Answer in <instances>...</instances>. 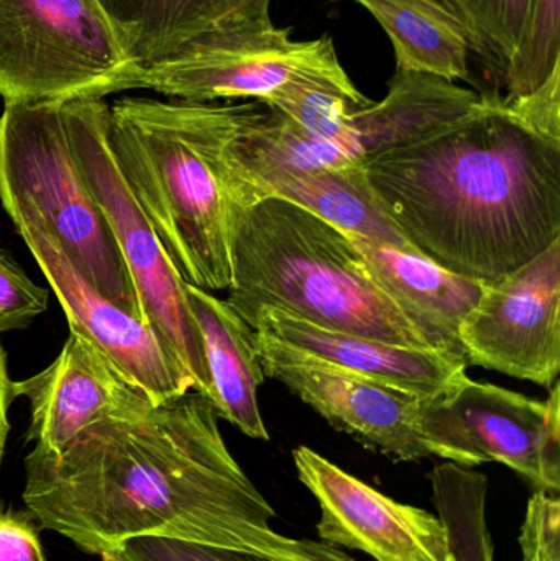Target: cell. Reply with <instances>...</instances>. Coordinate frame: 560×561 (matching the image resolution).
Returning <instances> with one entry per match:
<instances>
[{"label": "cell", "mask_w": 560, "mask_h": 561, "mask_svg": "<svg viewBox=\"0 0 560 561\" xmlns=\"http://www.w3.org/2000/svg\"><path fill=\"white\" fill-rule=\"evenodd\" d=\"M118 561H278L237 550L217 549L160 537H138L122 547Z\"/></svg>", "instance_id": "27"}, {"label": "cell", "mask_w": 560, "mask_h": 561, "mask_svg": "<svg viewBox=\"0 0 560 561\" xmlns=\"http://www.w3.org/2000/svg\"><path fill=\"white\" fill-rule=\"evenodd\" d=\"M137 78L98 0H0L3 102L104 99Z\"/></svg>", "instance_id": "7"}, {"label": "cell", "mask_w": 560, "mask_h": 561, "mask_svg": "<svg viewBox=\"0 0 560 561\" xmlns=\"http://www.w3.org/2000/svg\"><path fill=\"white\" fill-rule=\"evenodd\" d=\"M467 365L551 389L560 373V239L485 284L459 327Z\"/></svg>", "instance_id": "11"}, {"label": "cell", "mask_w": 560, "mask_h": 561, "mask_svg": "<svg viewBox=\"0 0 560 561\" xmlns=\"http://www.w3.org/2000/svg\"><path fill=\"white\" fill-rule=\"evenodd\" d=\"M482 95L456 82L418 72H395L388 94L354 112L332 140L306 135L282 112L266 107L224 151L237 170H341L364 167L381 151L410 144L462 117Z\"/></svg>", "instance_id": "8"}, {"label": "cell", "mask_w": 560, "mask_h": 561, "mask_svg": "<svg viewBox=\"0 0 560 561\" xmlns=\"http://www.w3.org/2000/svg\"><path fill=\"white\" fill-rule=\"evenodd\" d=\"M232 307L255 332L345 371L421 398L447 388L467 373L466 359L453 353L335 332L273 307Z\"/></svg>", "instance_id": "16"}, {"label": "cell", "mask_w": 560, "mask_h": 561, "mask_svg": "<svg viewBox=\"0 0 560 561\" xmlns=\"http://www.w3.org/2000/svg\"><path fill=\"white\" fill-rule=\"evenodd\" d=\"M341 75L345 69L331 36L295 42L292 28L268 25L199 39L170 61L141 71L135 89L194 104L253 99L266 107L295 82Z\"/></svg>", "instance_id": "10"}, {"label": "cell", "mask_w": 560, "mask_h": 561, "mask_svg": "<svg viewBox=\"0 0 560 561\" xmlns=\"http://www.w3.org/2000/svg\"><path fill=\"white\" fill-rule=\"evenodd\" d=\"M49 293L0 249V333L23 330L48 307Z\"/></svg>", "instance_id": "25"}, {"label": "cell", "mask_w": 560, "mask_h": 561, "mask_svg": "<svg viewBox=\"0 0 560 561\" xmlns=\"http://www.w3.org/2000/svg\"><path fill=\"white\" fill-rule=\"evenodd\" d=\"M364 173L407 242L464 278L495 283L560 239V140L502 95L375 154Z\"/></svg>", "instance_id": "2"}, {"label": "cell", "mask_w": 560, "mask_h": 561, "mask_svg": "<svg viewBox=\"0 0 560 561\" xmlns=\"http://www.w3.org/2000/svg\"><path fill=\"white\" fill-rule=\"evenodd\" d=\"M345 233L381 289L433 339L437 348L466 359L459 327L479 302L485 284L456 275L416 250Z\"/></svg>", "instance_id": "19"}, {"label": "cell", "mask_w": 560, "mask_h": 561, "mask_svg": "<svg viewBox=\"0 0 560 561\" xmlns=\"http://www.w3.org/2000/svg\"><path fill=\"white\" fill-rule=\"evenodd\" d=\"M265 114L260 102L213 105L124 98L108 105L115 163L181 278L229 289V206L220 154Z\"/></svg>", "instance_id": "3"}, {"label": "cell", "mask_w": 560, "mask_h": 561, "mask_svg": "<svg viewBox=\"0 0 560 561\" xmlns=\"http://www.w3.org/2000/svg\"><path fill=\"white\" fill-rule=\"evenodd\" d=\"M560 503L558 493L536 490L526 506L519 546L523 561H560Z\"/></svg>", "instance_id": "26"}, {"label": "cell", "mask_w": 560, "mask_h": 561, "mask_svg": "<svg viewBox=\"0 0 560 561\" xmlns=\"http://www.w3.org/2000/svg\"><path fill=\"white\" fill-rule=\"evenodd\" d=\"M299 481L318 501L321 542L377 561H454L437 514L398 503L308 447L293 451Z\"/></svg>", "instance_id": "13"}, {"label": "cell", "mask_w": 560, "mask_h": 561, "mask_svg": "<svg viewBox=\"0 0 560 561\" xmlns=\"http://www.w3.org/2000/svg\"><path fill=\"white\" fill-rule=\"evenodd\" d=\"M13 392L30 402L28 440L52 455L62 454L98 422L130 417L155 404L95 346L71 332L55 362L35 376L13 382Z\"/></svg>", "instance_id": "15"}, {"label": "cell", "mask_w": 560, "mask_h": 561, "mask_svg": "<svg viewBox=\"0 0 560 561\" xmlns=\"http://www.w3.org/2000/svg\"><path fill=\"white\" fill-rule=\"evenodd\" d=\"M197 392L85 428L62 454L33 448L23 501L45 529L102 561L160 537L278 561H355L273 529L275 511L237 463Z\"/></svg>", "instance_id": "1"}, {"label": "cell", "mask_w": 560, "mask_h": 561, "mask_svg": "<svg viewBox=\"0 0 560 561\" xmlns=\"http://www.w3.org/2000/svg\"><path fill=\"white\" fill-rule=\"evenodd\" d=\"M138 75L216 33L273 25V0H98Z\"/></svg>", "instance_id": "18"}, {"label": "cell", "mask_w": 560, "mask_h": 561, "mask_svg": "<svg viewBox=\"0 0 560 561\" xmlns=\"http://www.w3.org/2000/svg\"><path fill=\"white\" fill-rule=\"evenodd\" d=\"M13 399H15V392H13V381L10 379L9 369H7V352L0 342V465H2L7 437H9V409Z\"/></svg>", "instance_id": "30"}, {"label": "cell", "mask_w": 560, "mask_h": 561, "mask_svg": "<svg viewBox=\"0 0 560 561\" xmlns=\"http://www.w3.org/2000/svg\"><path fill=\"white\" fill-rule=\"evenodd\" d=\"M462 25L470 51L482 58L499 78L515 51L533 0H439Z\"/></svg>", "instance_id": "23"}, {"label": "cell", "mask_w": 560, "mask_h": 561, "mask_svg": "<svg viewBox=\"0 0 560 561\" xmlns=\"http://www.w3.org/2000/svg\"><path fill=\"white\" fill-rule=\"evenodd\" d=\"M454 561H456V560H454Z\"/></svg>", "instance_id": "31"}, {"label": "cell", "mask_w": 560, "mask_h": 561, "mask_svg": "<svg viewBox=\"0 0 560 561\" xmlns=\"http://www.w3.org/2000/svg\"><path fill=\"white\" fill-rule=\"evenodd\" d=\"M393 43L397 71L449 82L469 79L470 46L459 20L439 0H354Z\"/></svg>", "instance_id": "21"}, {"label": "cell", "mask_w": 560, "mask_h": 561, "mask_svg": "<svg viewBox=\"0 0 560 561\" xmlns=\"http://www.w3.org/2000/svg\"><path fill=\"white\" fill-rule=\"evenodd\" d=\"M227 206L230 306L273 307L335 332L439 350L381 289L347 233L275 197Z\"/></svg>", "instance_id": "4"}, {"label": "cell", "mask_w": 560, "mask_h": 561, "mask_svg": "<svg viewBox=\"0 0 560 561\" xmlns=\"http://www.w3.org/2000/svg\"><path fill=\"white\" fill-rule=\"evenodd\" d=\"M76 161L104 213L124 256L145 320L194 382V392L210 402L209 371L203 336L186 296V280L171 262L125 183L107 138L108 104L79 99L62 104Z\"/></svg>", "instance_id": "6"}, {"label": "cell", "mask_w": 560, "mask_h": 561, "mask_svg": "<svg viewBox=\"0 0 560 561\" xmlns=\"http://www.w3.org/2000/svg\"><path fill=\"white\" fill-rule=\"evenodd\" d=\"M430 481L437 516L449 534L454 560L493 561L492 536L487 526L485 474L444 461L431 471Z\"/></svg>", "instance_id": "22"}, {"label": "cell", "mask_w": 560, "mask_h": 561, "mask_svg": "<svg viewBox=\"0 0 560 561\" xmlns=\"http://www.w3.org/2000/svg\"><path fill=\"white\" fill-rule=\"evenodd\" d=\"M62 104L5 102L0 203L13 224L32 222L49 233L75 272L105 299L147 322L111 226L76 161Z\"/></svg>", "instance_id": "5"}, {"label": "cell", "mask_w": 560, "mask_h": 561, "mask_svg": "<svg viewBox=\"0 0 560 561\" xmlns=\"http://www.w3.org/2000/svg\"><path fill=\"white\" fill-rule=\"evenodd\" d=\"M13 226L61 304L69 332L95 346L155 404L194 391L193 379L171 356L150 323L118 309L82 279L42 227L32 222Z\"/></svg>", "instance_id": "14"}, {"label": "cell", "mask_w": 560, "mask_h": 561, "mask_svg": "<svg viewBox=\"0 0 560 561\" xmlns=\"http://www.w3.org/2000/svg\"><path fill=\"white\" fill-rule=\"evenodd\" d=\"M0 561H45L35 527L26 517L0 510Z\"/></svg>", "instance_id": "29"}, {"label": "cell", "mask_w": 560, "mask_h": 561, "mask_svg": "<svg viewBox=\"0 0 560 561\" xmlns=\"http://www.w3.org/2000/svg\"><path fill=\"white\" fill-rule=\"evenodd\" d=\"M560 68V0H533L505 72V101L532 94Z\"/></svg>", "instance_id": "24"}, {"label": "cell", "mask_w": 560, "mask_h": 561, "mask_svg": "<svg viewBox=\"0 0 560 561\" xmlns=\"http://www.w3.org/2000/svg\"><path fill=\"white\" fill-rule=\"evenodd\" d=\"M418 424L434 457L473 468L505 465L536 490L559 493L560 385L548 401L464 373L447 388L418 401Z\"/></svg>", "instance_id": "9"}, {"label": "cell", "mask_w": 560, "mask_h": 561, "mask_svg": "<svg viewBox=\"0 0 560 561\" xmlns=\"http://www.w3.org/2000/svg\"><path fill=\"white\" fill-rule=\"evenodd\" d=\"M187 302L203 336L217 417L247 437L270 440L259 408L265 371L253 343V330L227 300L186 283Z\"/></svg>", "instance_id": "20"}, {"label": "cell", "mask_w": 560, "mask_h": 561, "mask_svg": "<svg viewBox=\"0 0 560 561\" xmlns=\"http://www.w3.org/2000/svg\"><path fill=\"white\" fill-rule=\"evenodd\" d=\"M265 376L315 409L335 431L400 461L434 457L418 424L421 396L372 381L253 330Z\"/></svg>", "instance_id": "12"}, {"label": "cell", "mask_w": 560, "mask_h": 561, "mask_svg": "<svg viewBox=\"0 0 560 561\" xmlns=\"http://www.w3.org/2000/svg\"><path fill=\"white\" fill-rule=\"evenodd\" d=\"M224 151L217 171L229 203L253 204L270 197L288 201L344 232L414 250L381 209L364 167L245 171L229 167Z\"/></svg>", "instance_id": "17"}, {"label": "cell", "mask_w": 560, "mask_h": 561, "mask_svg": "<svg viewBox=\"0 0 560 561\" xmlns=\"http://www.w3.org/2000/svg\"><path fill=\"white\" fill-rule=\"evenodd\" d=\"M505 104L533 130L560 140V68L532 94L505 101Z\"/></svg>", "instance_id": "28"}]
</instances>
